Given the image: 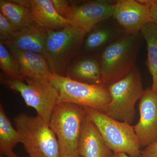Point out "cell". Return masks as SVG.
Masks as SVG:
<instances>
[{
	"label": "cell",
	"instance_id": "3",
	"mask_svg": "<svg viewBox=\"0 0 157 157\" xmlns=\"http://www.w3.org/2000/svg\"><path fill=\"white\" fill-rule=\"evenodd\" d=\"M14 123L29 157H61L56 135L42 117L23 113L14 118Z\"/></svg>",
	"mask_w": 157,
	"mask_h": 157
},
{
	"label": "cell",
	"instance_id": "1",
	"mask_svg": "<svg viewBox=\"0 0 157 157\" xmlns=\"http://www.w3.org/2000/svg\"><path fill=\"white\" fill-rule=\"evenodd\" d=\"M141 34L124 33L101 52L99 59L102 84L108 86L136 67Z\"/></svg>",
	"mask_w": 157,
	"mask_h": 157
},
{
	"label": "cell",
	"instance_id": "15",
	"mask_svg": "<svg viewBox=\"0 0 157 157\" xmlns=\"http://www.w3.org/2000/svg\"><path fill=\"white\" fill-rule=\"evenodd\" d=\"M7 48L19 63L25 78L48 80L52 73L43 55L18 48Z\"/></svg>",
	"mask_w": 157,
	"mask_h": 157
},
{
	"label": "cell",
	"instance_id": "26",
	"mask_svg": "<svg viewBox=\"0 0 157 157\" xmlns=\"http://www.w3.org/2000/svg\"><path fill=\"white\" fill-rule=\"evenodd\" d=\"M112 157H134L130 156L124 153L118 152L114 153L113 154V156Z\"/></svg>",
	"mask_w": 157,
	"mask_h": 157
},
{
	"label": "cell",
	"instance_id": "17",
	"mask_svg": "<svg viewBox=\"0 0 157 157\" xmlns=\"http://www.w3.org/2000/svg\"><path fill=\"white\" fill-rule=\"evenodd\" d=\"M20 134L11 124V121L0 104V152L5 157H18L13 151L16 144L21 143Z\"/></svg>",
	"mask_w": 157,
	"mask_h": 157
},
{
	"label": "cell",
	"instance_id": "11",
	"mask_svg": "<svg viewBox=\"0 0 157 157\" xmlns=\"http://www.w3.org/2000/svg\"><path fill=\"white\" fill-rule=\"evenodd\" d=\"M139 108L140 119L133 127L140 147H145L157 140V92L144 90Z\"/></svg>",
	"mask_w": 157,
	"mask_h": 157
},
{
	"label": "cell",
	"instance_id": "18",
	"mask_svg": "<svg viewBox=\"0 0 157 157\" xmlns=\"http://www.w3.org/2000/svg\"><path fill=\"white\" fill-rule=\"evenodd\" d=\"M1 13L14 26L17 31L36 23L30 9L13 1H0Z\"/></svg>",
	"mask_w": 157,
	"mask_h": 157
},
{
	"label": "cell",
	"instance_id": "10",
	"mask_svg": "<svg viewBox=\"0 0 157 157\" xmlns=\"http://www.w3.org/2000/svg\"><path fill=\"white\" fill-rule=\"evenodd\" d=\"M113 18L128 34H137L151 22L150 6L147 0H120L116 2Z\"/></svg>",
	"mask_w": 157,
	"mask_h": 157
},
{
	"label": "cell",
	"instance_id": "24",
	"mask_svg": "<svg viewBox=\"0 0 157 157\" xmlns=\"http://www.w3.org/2000/svg\"><path fill=\"white\" fill-rule=\"evenodd\" d=\"M140 157H157V140L144 147L141 151Z\"/></svg>",
	"mask_w": 157,
	"mask_h": 157
},
{
	"label": "cell",
	"instance_id": "28",
	"mask_svg": "<svg viewBox=\"0 0 157 157\" xmlns=\"http://www.w3.org/2000/svg\"><path fill=\"white\" fill-rule=\"evenodd\" d=\"M78 157H81V156H78Z\"/></svg>",
	"mask_w": 157,
	"mask_h": 157
},
{
	"label": "cell",
	"instance_id": "4",
	"mask_svg": "<svg viewBox=\"0 0 157 157\" xmlns=\"http://www.w3.org/2000/svg\"><path fill=\"white\" fill-rule=\"evenodd\" d=\"M108 88L111 100L102 112L131 124L136 115L135 104L144 90L139 69L135 67L126 76L109 85Z\"/></svg>",
	"mask_w": 157,
	"mask_h": 157
},
{
	"label": "cell",
	"instance_id": "12",
	"mask_svg": "<svg viewBox=\"0 0 157 157\" xmlns=\"http://www.w3.org/2000/svg\"><path fill=\"white\" fill-rule=\"evenodd\" d=\"M78 151L79 156L82 157H112L114 154L87 114L82 127Z\"/></svg>",
	"mask_w": 157,
	"mask_h": 157
},
{
	"label": "cell",
	"instance_id": "16",
	"mask_svg": "<svg viewBox=\"0 0 157 157\" xmlns=\"http://www.w3.org/2000/svg\"><path fill=\"white\" fill-rule=\"evenodd\" d=\"M109 19L101 22L98 27L96 26L88 33L84 42L86 50L92 51L103 48V51L124 33L121 28L118 26V25L109 22Z\"/></svg>",
	"mask_w": 157,
	"mask_h": 157
},
{
	"label": "cell",
	"instance_id": "21",
	"mask_svg": "<svg viewBox=\"0 0 157 157\" xmlns=\"http://www.w3.org/2000/svg\"><path fill=\"white\" fill-rule=\"evenodd\" d=\"M0 68L9 78L25 79L19 63L2 41H0Z\"/></svg>",
	"mask_w": 157,
	"mask_h": 157
},
{
	"label": "cell",
	"instance_id": "7",
	"mask_svg": "<svg viewBox=\"0 0 157 157\" xmlns=\"http://www.w3.org/2000/svg\"><path fill=\"white\" fill-rule=\"evenodd\" d=\"M83 107L114 153H124L130 156L140 157L141 147L131 124L117 120L97 109Z\"/></svg>",
	"mask_w": 157,
	"mask_h": 157
},
{
	"label": "cell",
	"instance_id": "20",
	"mask_svg": "<svg viewBox=\"0 0 157 157\" xmlns=\"http://www.w3.org/2000/svg\"><path fill=\"white\" fill-rule=\"evenodd\" d=\"M69 77L78 78L93 82V84H102V77L99 60L94 58L83 59L76 63L69 69Z\"/></svg>",
	"mask_w": 157,
	"mask_h": 157
},
{
	"label": "cell",
	"instance_id": "27",
	"mask_svg": "<svg viewBox=\"0 0 157 157\" xmlns=\"http://www.w3.org/2000/svg\"><path fill=\"white\" fill-rule=\"evenodd\" d=\"M0 157H5L3 156L2 155H1V156H0Z\"/></svg>",
	"mask_w": 157,
	"mask_h": 157
},
{
	"label": "cell",
	"instance_id": "19",
	"mask_svg": "<svg viewBox=\"0 0 157 157\" xmlns=\"http://www.w3.org/2000/svg\"><path fill=\"white\" fill-rule=\"evenodd\" d=\"M145 39L147 47V65L152 78L151 89L157 92V25L149 22L140 31Z\"/></svg>",
	"mask_w": 157,
	"mask_h": 157
},
{
	"label": "cell",
	"instance_id": "23",
	"mask_svg": "<svg viewBox=\"0 0 157 157\" xmlns=\"http://www.w3.org/2000/svg\"><path fill=\"white\" fill-rule=\"evenodd\" d=\"M56 10L62 17H66L70 8L69 2L66 0H51Z\"/></svg>",
	"mask_w": 157,
	"mask_h": 157
},
{
	"label": "cell",
	"instance_id": "22",
	"mask_svg": "<svg viewBox=\"0 0 157 157\" xmlns=\"http://www.w3.org/2000/svg\"><path fill=\"white\" fill-rule=\"evenodd\" d=\"M16 31L14 26L0 13V41L4 42L9 40Z\"/></svg>",
	"mask_w": 157,
	"mask_h": 157
},
{
	"label": "cell",
	"instance_id": "13",
	"mask_svg": "<svg viewBox=\"0 0 157 157\" xmlns=\"http://www.w3.org/2000/svg\"><path fill=\"white\" fill-rule=\"evenodd\" d=\"M13 1L30 9L36 24L47 30H56L69 25L66 18L56 10L51 0Z\"/></svg>",
	"mask_w": 157,
	"mask_h": 157
},
{
	"label": "cell",
	"instance_id": "8",
	"mask_svg": "<svg viewBox=\"0 0 157 157\" xmlns=\"http://www.w3.org/2000/svg\"><path fill=\"white\" fill-rule=\"evenodd\" d=\"M24 80L2 78L7 87L19 93L29 107L36 110L37 115L49 124L54 109L59 102V94L48 80L25 78Z\"/></svg>",
	"mask_w": 157,
	"mask_h": 157
},
{
	"label": "cell",
	"instance_id": "14",
	"mask_svg": "<svg viewBox=\"0 0 157 157\" xmlns=\"http://www.w3.org/2000/svg\"><path fill=\"white\" fill-rule=\"evenodd\" d=\"M48 30L36 24L16 31L10 39L3 42L7 48H18L43 55Z\"/></svg>",
	"mask_w": 157,
	"mask_h": 157
},
{
	"label": "cell",
	"instance_id": "25",
	"mask_svg": "<svg viewBox=\"0 0 157 157\" xmlns=\"http://www.w3.org/2000/svg\"><path fill=\"white\" fill-rule=\"evenodd\" d=\"M150 6L152 21L157 25V0H147Z\"/></svg>",
	"mask_w": 157,
	"mask_h": 157
},
{
	"label": "cell",
	"instance_id": "6",
	"mask_svg": "<svg viewBox=\"0 0 157 157\" xmlns=\"http://www.w3.org/2000/svg\"><path fill=\"white\" fill-rule=\"evenodd\" d=\"M86 34L83 30L71 25L59 30H48L43 55L52 73L64 76Z\"/></svg>",
	"mask_w": 157,
	"mask_h": 157
},
{
	"label": "cell",
	"instance_id": "2",
	"mask_svg": "<svg viewBox=\"0 0 157 157\" xmlns=\"http://www.w3.org/2000/svg\"><path fill=\"white\" fill-rule=\"evenodd\" d=\"M86 112L77 104L58 102L49 125L56 135L61 157H78V144Z\"/></svg>",
	"mask_w": 157,
	"mask_h": 157
},
{
	"label": "cell",
	"instance_id": "9",
	"mask_svg": "<svg viewBox=\"0 0 157 157\" xmlns=\"http://www.w3.org/2000/svg\"><path fill=\"white\" fill-rule=\"evenodd\" d=\"M116 2L96 0L71 6L65 18L69 25L89 33L96 26L112 17Z\"/></svg>",
	"mask_w": 157,
	"mask_h": 157
},
{
	"label": "cell",
	"instance_id": "5",
	"mask_svg": "<svg viewBox=\"0 0 157 157\" xmlns=\"http://www.w3.org/2000/svg\"><path fill=\"white\" fill-rule=\"evenodd\" d=\"M48 81L59 94V102H67L102 111L110 103L108 86L80 82L52 73Z\"/></svg>",
	"mask_w": 157,
	"mask_h": 157
}]
</instances>
